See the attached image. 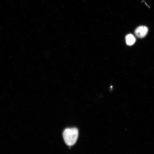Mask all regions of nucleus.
Returning a JSON list of instances; mask_svg holds the SVG:
<instances>
[{"label":"nucleus","mask_w":154,"mask_h":154,"mask_svg":"<svg viewBox=\"0 0 154 154\" xmlns=\"http://www.w3.org/2000/svg\"><path fill=\"white\" fill-rule=\"evenodd\" d=\"M78 136V130L75 128H66L63 133L65 143L69 146H72L75 144Z\"/></svg>","instance_id":"1"},{"label":"nucleus","mask_w":154,"mask_h":154,"mask_svg":"<svg viewBox=\"0 0 154 154\" xmlns=\"http://www.w3.org/2000/svg\"><path fill=\"white\" fill-rule=\"evenodd\" d=\"M148 28L144 26H138L135 30V34L138 38H143L146 35L148 32Z\"/></svg>","instance_id":"2"},{"label":"nucleus","mask_w":154,"mask_h":154,"mask_svg":"<svg viewBox=\"0 0 154 154\" xmlns=\"http://www.w3.org/2000/svg\"><path fill=\"white\" fill-rule=\"evenodd\" d=\"M126 42L127 45L131 46L133 45L136 42V38L133 35L129 34L126 37Z\"/></svg>","instance_id":"3"}]
</instances>
